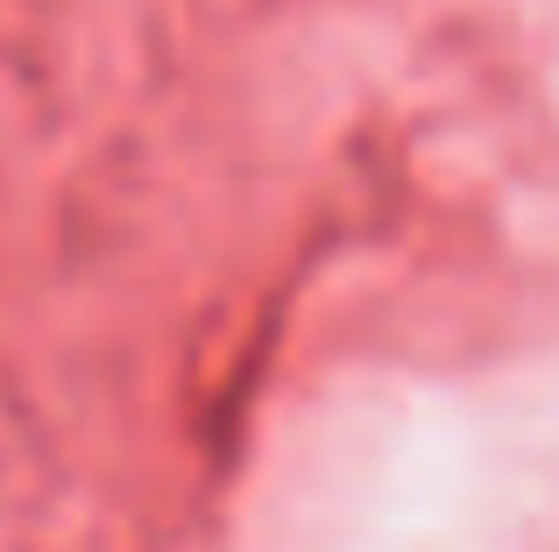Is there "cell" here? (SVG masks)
Masks as SVG:
<instances>
[{"mask_svg": "<svg viewBox=\"0 0 559 552\" xmlns=\"http://www.w3.org/2000/svg\"><path fill=\"white\" fill-rule=\"evenodd\" d=\"M552 85H559V57H552Z\"/></svg>", "mask_w": 559, "mask_h": 552, "instance_id": "obj_2", "label": "cell"}, {"mask_svg": "<svg viewBox=\"0 0 559 552\" xmlns=\"http://www.w3.org/2000/svg\"><path fill=\"white\" fill-rule=\"evenodd\" d=\"M552 511V397L382 369L276 425L241 552H532Z\"/></svg>", "mask_w": 559, "mask_h": 552, "instance_id": "obj_1", "label": "cell"}]
</instances>
